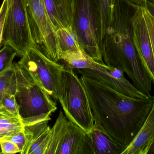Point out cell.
<instances>
[{
  "mask_svg": "<svg viewBox=\"0 0 154 154\" xmlns=\"http://www.w3.org/2000/svg\"><path fill=\"white\" fill-rule=\"evenodd\" d=\"M153 1H154V0H153Z\"/></svg>",
  "mask_w": 154,
  "mask_h": 154,
  "instance_id": "cell-34",
  "label": "cell"
},
{
  "mask_svg": "<svg viewBox=\"0 0 154 154\" xmlns=\"http://www.w3.org/2000/svg\"><path fill=\"white\" fill-rule=\"evenodd\" d=\"M18 62L51 97L59 101L60 77L65 65L51 60L33 47L27 51Z\"/></svg>",
  "mask_w": 154,
  "mask_h": 154,
  "instance_id": "cell-7",
  "label": "cell"
},
{
  "mask_svg": "<svg viewBox=\"0 0 154 154\" xmlns=\"http://www.w3.org/2000/svg\"><path fill=\"white\" fill-rule=\"evenodd\" d=\"M59 102L69 121L89 133L94 127V119L86 90L74 68L65 66L60 77Z\"/></svg>",
  "mask_w": 154,
  "mask_h": 154,
  "instance_id": "cell-4",
  "label": "cell"
},
{
  "mask_svg": "<svg viewBox=\"0 0 154 154\" xmlns=\"http://www.w3.org/2000/svg\"><path fill=\"white\" fill-rule=\"evenodd\" d=\"M72 28L84 53L104 63L100 50V21L94 0H73Z\"/></svg>",
  "mask_w": 154,
  "mask_h": 154,
  "instance_id": "cell-5",
  "label": "cell"
},
{
  "mask_svg": "<svg viewBox=\"0 0 154 154\" xmlns=\"http://www.w3.org/2000/svg\"><path fill=\"white\" fill-rule=\"evenodd\" d=\"M88 134L94 154H121L124 151L111 137L101 130L93 127Z\"/></svg>",
  "mask_w": 154,
  "mask_h": 154,
  "instance_id": "cell-15",
  "label": "cell"
},
{
  "mask_svg": "<svg viewBox=\"0 0 154 154\" xmlns=\"http://www.w3.org/2000/svg\"><path fill=\"white\" fill-rule=\"evenodd\" d=\"M147 154H154V142L150 147Z\"/></svg>",
  "mask_w": 154,
  "mask_h": 154,
  "instance_id": "cell-29",
  "label": "cell"
},
{
  "mask_svg": "<svg viewBox=\"0 0 154 154\" xmlns=\"http://www.w3.org/2000/svg\"><path fill=\"white\" fill-rule=\"evenodd\" d=\"M2 107V105H0V108H1Z\"/></svg>",
  "mask_w": 154,
  "mask_h": 154,
  "instance_id": "cell-33",
  "label": "cell"
},
{
  "mask_svg": "<svg viewBox=\"0 0 154 154\" xmlns=\"http://www.w3.org/2000/svg\"><path fill=\"white\" fill-rule=\"evenodd\" d=\"M49 120L23 124L26 144L22 154H45L51 139Z\"/></svg>",
  "mask_w": 154,
  "mask_h": 154,
  "instance_id": "cell-12",
  "label": "cell"
},
{
  "mask_svg": "<svg viewBox=\"0 0 154 154\" xmlns=\"http://www.w3.org/2000/svg\"><path fill=\"white\" fill-rule=\"evenodd\" d=\"M23 129L22 119L5 109L0 108V135L7 136Z\"/></svg>",
  "mask_w": 154,
  "mask_h": 154,
  "instance_id": "cell-17",
  "label": "cell"
},
{
  "mask_svg": "<svg viewBox=\"0 0 154 154\" xmlns=\"http://www.w3.org/2000/svg\"><path fill=\"white\" fill-rule=\"evenodd\" d=\"M143 11L151 39L154 58V19L146 8L143 7Z\"/></svg>",
  "mask_w": 154,
  "mask_h": 154,
  "instance_id": "cell-24",
  "label": "cell"
},
{
  "mask_svg": "<svg viewBox=\"0 0 154 154\" xmlns=\"http://www.w3.org/2000/svg\"><path fill=\"white\" fill-rule=\"evenodd\" d=\"M131 2L140 7L146 8L147 5V0H129Z\"/></svg>",
  "mask_w": 154,
  "mask_h": 154,
  "instance_id": "cell-28",
  "label": "cell"
},
{
  "mask_svg": "<svg viewBox=\"0 0 154 154\" xmlns=\"http://www.w3.org/2000/svg\"><path fill=\"white\" fill-rule=\"evenodd\" d=\"M2 139H6L11 141L14 144L16 145L20 149V153L22 154L26 144V137L23 130L10 135L4 137Z\"/></svg>",
  "mask_w": 154,
  "mask_h": 154,
  "instance_id": "cell-23",
  "label": "cell"
},
{
  "mask_svg": "<svg viewBox=\"0 0 154 154\" xmlns=\"http://www.w3.org/2000/svg\"><path fill=\"white\" fill-rule=\"evenodd\" d=\"M2 154H13L20 153V150L18 146L11 141L6 139L0 140Z\"/></svg>",
  "mask_w": 154,
  "mask_h": 154,
  "instance_id": "cell-25",
  "label": "cell"
},
{
  "mask_svg": "<svg viewBox=\"0 0 154 154\" xmlns=\"http://www.w3.org/2000/svg\"><path fill=\"white\" fill-rule=\"evenodd\" d=\"M56 154H94L88 134L68 120Z\"/></svg>",
  "mask_w": 154,
  "mask_h": 154,
  "instance_id": "cell-11",
  "label": "cell"
},
{
  "mask_svg": "<svg viewBox=\"0 0 154 154\" xmlns=\"http://www.w3.org/2000/svg\"><path fill=\"white\" fill-rule=\"evenodd\" d=\"M133 41L144 66L154 82V58L151 39L143 14V7L138 6L133 23Z\"/></svg>",
  "mask_w": 154,
  "mask_h": 154,
  "instance_id": "cell-10",
  "label": "cell"
},
{
  "mask_svg": "<svg viewBox=\"0 0 154 154\" xmlns=\"http://www.w3.org/2000/svg\"><path fill=\"white\" fill-rule=\"evenodd\" d=\"M5 95V94L0 93V105H1V102H2V99L3 97Z\"/></svg>",
  "mask_w": 154,
  "mask_h": 154,
  "instance_id": "cell-30",
  "label": "cell"
},
{
  "mask_svg": "<svg viewBox=\"0 0 154 154\" xmlns=\"http://www.w3.org/2000/svg\"><path fill=\"white\" fill-rule=\"evenodd\" d=\"M16 88L14 95L23 124L50 120L57 104L19 62H14Z\"/></svg>",
  "mask_w": 154,
  "mask_h": 154,
  "instance_id": "cell-3",
  "label": "cell"
},
{
  "mask_svg": "<svg viewBox=\"0 0 154 154\" xmlns=\"http://www.w3.org/2000/svg\"><path fill=\"white\" fill-rule=\"evenodd\" d=\"M1 104L2 106L8 112L17 116L20 117L19 105L15 96L13 94H5L3 97Z\"/></svg>",
  "mask_w": 154,
  "mask_h": 154,
  "instance_id": "cell-22",
  "label": "cell"
},
{
  "mask_svg": "<svg viewBox=\"0 0 154 154\" xmlns=\"http://www.w3.org/2000/svg\"><path fill=\"white\" fill-rule=\"evenodd\" d=\"M82 76L89 78L123 95L134 98H148L149 96L143 93L131 84L124 76V72L105 63L96 62L92 69H77Z\"/></svg>",
  "mask_w": 154,
  "mask_h": 154,
  "instance_id": "cell-9",
  "label": "cell"
},
{
  "mask_svg": "<svg viewBox=\"0 0 154 154\" xmlns=\"http://www.w3.org/2000/svg\"><path fill=\"white\" fill-rule=\"evenodd\" d=\"M17 52L14 49L8 45H3L0 50V72L11 67Z\"/></svg>",
  "mask_w": 154,
  "mask_h": 154,
  "instance_id": "cell-21",
  "label": "cell"
},
{
  "mask_svg": "<svg viewBox=\"0 0 154 154\" xmlns=\"http://www.w3.org/2000/svg\"><path fill=\"white\" fill-rule=\"evenodd\" d=\"M68 119L60 111L57 119L51 128V139L45 154H56L60 141L66 132Z\"/></svg>",
  "mask_w": 154,
  "mask_h": 154,
  "instance_id": "cell-18",
  "label": "cell"
},
{
  "mask_svg": "<svg viewBox=\"0 0 154 154\" xmlns=\"http://www.w3.org/2000/svg\"><path fill=\"white\" fill-rule=\"evenodd\" d=\"M7 9L8 1L7 0H3L0 7V46L3 41V30Z\"/></svg>",
  "mask_w": 154,
  "mask_h": 154,
  "instance_id": "cell-26",
  "label": "cell"
},
{
  "mask_svg": "<svg viewBox=\"0 0 154 154\" xmlns=\"http://www.w3.org/2000/svg\"><path fill=\"white\" fill-rule=\"evenodd\" d=\"M146 8L148 10L150 14L154 19V1L147 0V5Z\"/></svg>",
  "mask_w": 154,
  "mask_h": 154,
  "instance_id": "cell-27",
  "label": "cell"
},
{
  "mask_svg": "<svg viewBox=\"0 0 154 154\" xmlns=\"http://www.w3.org/2000/svg\"><path fill=\"white\" fill-rule=\"evenodd\" d=\"M47 14L54 31L71 28L73 24V0H43Z\"/></svg>",
  "mask_w": 154,
  "mask_h": 154,
  "instance_id": "cell-13",
  "label": "cell"
},
{
  "mask_svg": "<svg viewBox=\"0 0 154 154\" xmlns=\"http://www.w3.org/2000/svg\"><path fill=\"white\" fill-rule=\"evenodd\" d=\"M56 34L58 44L60 59L63 55L69 52H83L72 27L60 28L56 32Z\"/></svg>",
  "mask_w": 154,
  "mask_h": 154,
  "instance_id": "cell-16",
  "label": "cell"
},
{
  "mask_svg": "<svg viewBox=\"0 0 154 154\" xmlns=\"http://www.w3.org/2000/svg\"><path fill=\"white\" fill-rule=\"evenodd\" d=\"M8 9L3 30V45H8L22 57L31 47L32 39L23 0H7Z\"/></svg>",
  "mask_w": 154,
  "mask_h": 154,
  "instance_id": "cell-8",
  "label": "cell"
},
{
  "mask_svg": "<svg viewBox=\"0 0 154 154\" xmlns=\"http://www.w3.org/2000/svg\"><path fill=\"white\" fill-rule=\"evenodd\" d=\"M87 92L94 127L111 137L123 151L131 143L149 115L154 96L134 98L89 78H80Z\"/></svg>",
  "mask_w": 154,
  "mask_h": 154,
  "instance_id": "cell-1",
  "label": "cell"
},
{
  "mask_svg": "<svg viewBox=\"0 0 154 154\" xmlns=\"http://www.w3.org/2000/svg\"><path fill=\"white\" fill-rule=\"evenodd\" d=\"M15 84V69L13 63L10 68L0 72V93L14 95Z\"/></svg>",
  "mask_w": 154,
  "mask_h": 154,
  "instance_id": "cell-20",
  "label": "cell"
},
{
  "mask_svg": "<svg viewBox=\"0 0 154 154\" xmlns=\"http://www.w3.org/2000/svg\"><path fill=\"white\" fill-rule=\"evenodd\" d=\"M34 47L55 62L60 60L58 44L43 0H23Z\"/></svg>",
  "mask_w": 154,
  "mask_h": 154,
  "instance_id": "cell-6",
  "label": "cell"
},
{
  "mask_svg": "<svg viewBox=\"0 0 154 154\" xmlns=\"http://www.w3.org/2000/svg\"><path fill=\"white\" fill-rule=\"evenodd\" d=\"M154 142V100L152 109L139 132L121 154H147Z\"/></svg>",
  "mask_w": 154,
  "mask_h": 154,
  "instance_id": "cell-14",
  "label": "cell"
},
{
  "mask_svg": "<svg viewBox=\"0 0 154 154\" xmlns=\"http://www.w3.org/2000/svg\"><path fill=\"white\" fill-rule=\"evenodd\" d=\"M97 7L100 21V46L106 30L112 19L116 0H94Z\"/></svg>",
  "mask_w": 154,
  "mask_h": 154,
  "instance_id": "cell-19",
  "label": "cell"
},
{
  "mask_svg": "<svg viewBox=\"0 0 154 154\" xmlns=\"http://www.w3.org/2000/svg\"><path fill=\"white\" fill-rule=\"evenodd\" d=\"M138 6L129 0H116L100 50L106 65L126 73L137 88L148 94L152 80L133 41V20Z\"/></svg>",
  "mask_w": 154,
  "mask_h": 154,
  "instance_id": "cell-2",
  "label": "cell"
},
{
  "mask_svg": "<svg viewBox=\"0 0 154 154\" xmlns=\"http://www.w3.org/2000/svg\"><path fill=\"white\" fill-rule=\"evenodd\" d=\"M4 137V136H3L2 135H0V140H1V139H2V138H3V137Z\"/></svg>",
  "mask_w": 154,
  "mask_h": 154,
  "instance_id": "cell-31",
  "label": "cell"
},
{
  "mask_svg": "<svg viewBox=\"0 0 154 154\" xmlns=\"http://www.w3.org/2000/svg\"><path fill=\"white\" fill-rule=\"evenodd\" d=\"M0 154H2V148H1V144H0Z\"/></svg>",
  "mask_w": 154,
  "mask_h": 154,
  "instance_id": "cell-32",
  "label": "cell"
}]
</instances>
